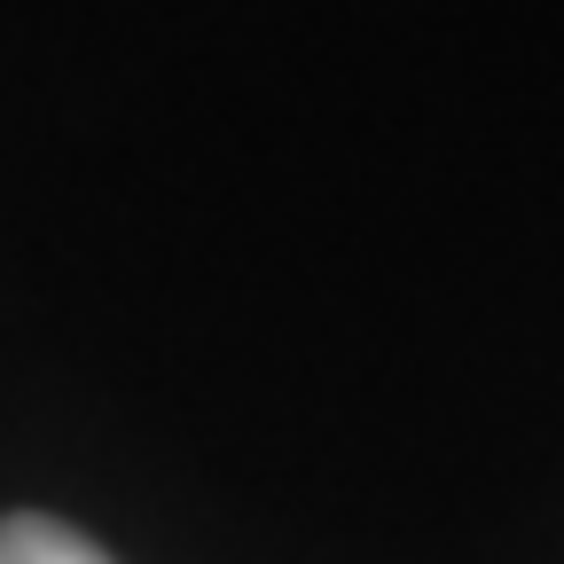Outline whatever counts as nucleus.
Here are the masks:
<instances>
[{"instance_id": "obj_1", "label": "nucleus", "mask_w": 564, "mask_h": 564, "mask_svg": "<svg viewBox=\"0 0 564 564\" xmlns=\"http://www.w3.org/2000/svg\"><path fill=\"white\" fill-rule=\"evenodd\" d=\"M0 564H110V556L55 518H0Z\"/></svg>"}]
</instances>
